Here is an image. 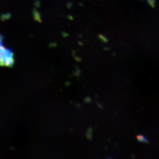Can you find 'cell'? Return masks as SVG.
Instances as JSON below:
<instances>
[{"label": "cell", "instance_id": "obj_1", "mask_svg": "<svg viewBox=\"0 0 159 159\" xmlns=\"http://www.w3.org/2000/svg\"><path fill=\"white\" fill-rule=\"evenodd\" d=\"M14 62L13 52L4 45L2 39L0 36V66L10 67Z\"/></svg>", "mask_w": 159, "mask_h": 159}, {"label": "cell", "instance_id": "obj_2", "mask_svg": "<svg viewBox=\"0 0 159 159\" xmlns=\"http://www.w3.org/2000/svg\"><path fill=\"white\" fill-rule=\"evenodd\" d=\"M92 128L90 127L88 128L87 132H86V136L87 139L89 140L92 139Z\"/></svg>", "mask_w": 159, "mask_h": 159}, {"label": "cell", "instance_id": "obj_3", "mask_svg": "<svg viewBox=\"0 0 159 159\" xmlns=\"http://www.w3.org/2000/svg\"><path fill=\"white\" fill-rule=\"evenodd\" d=\"M137 140L139 141H141V142H147L146 139L143 135H138L137 136Z\"/></svg>", "mask_w": 159, "mask_h": 159}, {"label": "cell", "instance_id": "obj_4", "mask_svg": "<svg viewBox=\"0 0 159 159\" xmlns=\"http://www.w3.org/2000/svg\"><path fill=\"white\" fill-rule=\"evenodd\" d=\"M148 2L149 3V4L152 6V7H154V4H155V1L154 0H147Z\"/></svg>", "mask_w": 159, "mask_h": 159}, {"label": "cell", "instance_id": "obj_5", "mask_svg": "<svg viewBox=\"0 0 159 159\" xmlns=\"http://www.w3.org/2000/svg\"><path fill=\"white\" fill-rule=\"evenodd\" d=\"M84 101L86 103H90L91 102V98L89 97H86L84 99Z\"/></svg>", "mask_w": 159, "mask_h": 159}]
</instances>
